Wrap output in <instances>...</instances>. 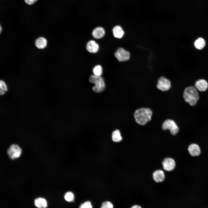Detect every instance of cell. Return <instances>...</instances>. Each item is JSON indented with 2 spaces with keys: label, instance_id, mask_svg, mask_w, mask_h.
Returning <instances> with one entry per match:
<instances>
[{
  "label": "cell",
  "instance_id": "cell-1",
  "mask_svg": "<svg viewBox=\"0 0 208 208\" xmlns=\"http://www.w3.org/2000/svg\"><path fill=\"white\" fill-rule=\"evenodd\" d=\"M152 111L149 108H142L136 110L134 114L136 122L139 124L144 125L151 120Z\"/></svg>",
  "mask_w": 208,
  "mask_h": 208
},
{
  "label": "cell",
  "instance_id": "cell-2",
  "mask_svg": "<svg viewBox=\"0 0 208 208\" xmlns=\"http://www.w3.org/2000/svg\"><path fill=\"white\" fill-rule=\"evenodd\" d=\"M197 90L195 87L190 86L185 88L184 90V99L191 106L195 105L199 99Z\"/></svg>",
  "mask_w": 208,
  "mask_h": 208
},
{
  "label": "cell",
  "instance_id": "cell-3",
  "mask_svg": "<svg viewBox=\"0 0 208 208\" xmlns=\"http://www.w3.org/2000/svg\"><path fill=\"white\" fill-rule=\"evenodd\" d=\"M89 81L95 85L92 88L93 90L96 92H100L103 90L105 87V83L103 78L101 76L93 75L90 76Z\"/></svg>",
  "mask_w": 208,
  "mask_h": 208
},
{
  "label": "cell",
  "instance_id": "cell-4",
  "mask_svg": "<svg viewBox=\"0 0 208 208\" xmlns=\"http://www.w3.org/2000/svg\"><path fill=\"white\" fill-rule=\"evenodd\" d=\"M162 129L165 130H169L171 133L174 135L179 132V128L175 122L173 120L168 119L165 120L162 125Z\"/></svg>",
  "mask_w": 208,
  "mask_h": 208
},
{
  "label": "cell",
  "instance_id": "cell-5",
  "mask_svg": "<svg viewBox=\"0 0 208 208\" xmlns=\"http://www.w3.org/2000/svg\"><path fill=\"white\" fill-rule=\"evenodd\" d=\"M114 55L119 62H125L129 60L130 58L129 52L122 48L118 49L115 52Z\"/></svg>",
  "mask_w": 208,
  "mask_h": 208
},
{
  "label": "cell",
  "instance_id": "cell-6",
  "mask_svg": "<svg viewBox=\"0 0 208 208\" xmlns=\"http://www.w3.org/2000/svg\"><path fill=\"white\" fill-rule=\"evenodd\" d=\"M22 150L17 145H12L8 149L7 153L10 158L14 159L19 157L21 155Z\"/></svg>",
  "mask_w": 208,
  "mask_h": 208
},
{
  "label": "cell",
  "instance_id": "cell-7",
  "mask_svg": "<svg viewBox=\"0 0 208 208\" xmlns=\"http://www.w3.org/2000/svg\"><path fill=\"white\" fill-rule=\"evenodd\" d=\"M171 87L170 81L164 77H161L158 79L157 85V88L162 91L168 90Z\"/></svg>",
  "mask_w": 208,
  "mask_h": 208
},
{
  "label": "cell",
  "instance_id": "cell-8",
  "mask_svg": "<svg viewBox=\"0 0 208 208\" xmlns=\"http://www.w3.org/2000/svg\"><path fill=\"white\" fill-rule=\"evenodd\" d=\"M162 164L164 169L168 171L173 170L176 166L175 161L170 157H167L164 159Z\"/></svg>",
  "mask_w": 208,
  "mask_h": 208
},
{
  "label": "cell",
  "instance_id": "cell-9",
  "mask_svg": "<svg viewBox=\"0 0 208 208\" xmlns=\"http://www.w3.org/2000/svg\"><path fill=\"white\" fill-rule=\"evenodd\" d=\"M188 150L189 154L193 157L198 156L201 153L199 146L195 143L190 144L188 147Z\"/></svg>",
  "mask_w": 208,
  "mask_h": 208
},
{
  "label": "cell",
  "instance_id": "cell-10",
  "mask_svg": "<svg viewBox=\"0 0 208 208\" xmlns=\"http://www.w3.org/2000/svg\"><path fill=\"white\" fill-rule=\"evenodd\" d=\"M195 86L198 90L201 92H204L208 88V83L205 80L200 79L196 82Z\"/></svg>",
  "mask_w": 208,
  "mask_h": 208
},
{
  "label": "cell",
  "instance_id": "cell-11",
  "mask_svg": "<svg viewBox=\"0 0 208 208\" xmlns=\"http://www.w3.org/2000/svg\"><path fill=\"white\" fill-rule=\"evenodd\" d=\"M86 48L88 51L89 52L95 53L98 51L99 46L95 41L91 40L87 43Z\"/></svg>",
  "mask_w": 208,
  "mask_h": 208
},
{
  "label": "cell",
  "instance_id": "cell-12",
  "mask_svg": "<svg viewBox=\"0 0 208 208\" xmlns=\"http://www.w3.org/2000/svg\"><path fill=\"white\" fill-rule=\"evenodd\" d=\"M165 177L164 172L161 170L155 171L153 174L154 180L157 182H161L164 181Z\"/></svg>",
  "mask_w": 208,
  "mask_h": 208
},
{
  "label": "cell",
  "instance_id": "cell-13",
  "mask_svg": "<svg viewBox=\"0 0 208 208\" xmlns=\"http://www.w3.org/2000/svg\"><path fill=\"white\" fill-rule=\"evenodd\" d=\"M105 31L101 27H98L94 29L92 34L93 37L96 39H99L103 37L105 34Z\"/></svg>",
  "mask_w": 208,
  "mask_h": 208
},
{
  "label": "cell",
  "instance_id": "cell-14",
  "mask_svg": "<svg viewBox=\"0 0 208 208\" xmlns=\"http://www.w3.org/2000/svg\"><path fill=\"white\" fill-rule=\"evenodd\" d=\"M35 45L38 49H43L47 46V40L44 37H39L35 40Z\"/></svg>",
  "mask_w": 208,
  "mask_h": 208
},
{
  "label": "cell",
  "instance_id": "cell-15",
  "mask_svg": "<svg viewBox=\"0 0 208 208\" xmlns=\"http://www.w3.org/2000/svg\"><path fill=\"white\" fill-rule=\"evenodd\" d=\"M113 33L114 37L118 38H122L124 34V32L119 25H116L114 27L112 30Z\"/></svg>",
  "mask_w": 208,
  "mask_h": 208
},
{
  "label": "cell",
  "instance_id": "cell-16",
  "mask_svg": "<svg viewBox=\"0 0 208 208\" xmlns=\"http://www.w3.org/2000/svg\"><path fill=\"white\" fill-rule=\"evenodd\" d=\"M34 204L38 208H46L47 206L46 200L41 197L36 198L35 200Z\"/></svg>",
  "mask_w": 208,
  "mask_h": 208
},
{
  "label": "cell",
  "instance_id": "cell-17",
  "mask_svg": "<svg viewBox=\"0 0 208 208\" xmlns=\"http://www.w3.org/2000/svg\"><path fill=\"white\" fill-rule=\"evenodd\" d=\"M195 47L199 50H200L204 48L205 45V42L203 38H199L196 40L194 42Z\"/></svg>",
  "mask_w": 208,
  "mask_h": 208
},
{
  "label": "cell",
  "instance_id": "cell-18",
  "mask_svg": "<svg viewBox=\"0 0 208 208\" xmlns=\"http://www.w3.org/2000/svg\"><path fill=\"white\" fill-rule=\"evenodd\" d=\"M112 138L114 142H120L122 140V137L119 130L116 129L113 132Z\"/></svg>",
  "mask_w": 208,
  "mask_h": 208
},
{
  "label": "cell",
  "instance_id": "cell-19",
  "mask_svg": "<svg viewBox=\"0 0 208 208\" xmlns=\"http://www.w3.org/2000/svg\"><path fill=\"white\" fill-rule=\"evenodd\" d=\"M102 68L100 65L95 66L93 69L94 75L97 76H101L102 74Z\"/></svg>",
  "mask_w": 208,
  "mask_h": 208
},
{
  "label": "cell",
  "instance_id": "cell-20",
  "mask_svg": "<svg viewBox=\"0 0 208 208\" xmlns=\"http://www.w3.org/2000/svg\"><path fill=\"white\" fill-rule=\"evenodd\" d=\"M74 197V194L70 192H67L64 196V198L65 200L68 202H71L73 201Z\"/></svg>",
  "mask_w": 208,
  "mask_h": 208
},
{
  "label": "cell",
  "instance_id": "cell-21",
  "mask_svg": "<svg viewBox=\"0 0 208 208\" xmlns=\"http://www.w3.org/2000/svg\"><path fill=\"white\" fill-rule=\"evenodd\" d=\"M79 208H92V206L90 201H87L82 204Z\"/></svg>",
  "mask_w": 208,
  "mask_h": 208
},
{
  "label": "cell",
  "instance_id": "cell-22",
  "mask_svg": "<svg viewBox=\"0 0 208 208\" xmlns=\"http://www.w3.org/2000/svg\"><path fill=\"white\" fill-rule=\"evenodd\" d=\"M101 208H113V205L111 202L105 201L102 203Z\"/></svg>",
  "mask_w": 208,
  "mask_h": 208
},
{
  "label": "cell",
  "instance_id": "cell-23",
  "mask_svg": "<svg viewBox=\"0 0 208 208\" xmlns=\"http://www.w3.org/2000/svg\"><path fill=\"white\" fill-rule=\"evenodd\" d=\"M1 89L4 91H7L8 90L7 86L5 82L3 80H1L0 82Z\"/></svg>",
  "mask_w": 208,
  "mask_h": 208
},
{
  "label": "cell",
  "instance_id": "cell-24",
  "mask_svg": "<svg viewBox=\"0 0 208 208\" xmlns=\"http://www.w3.org/2000/svg\"><path fill=\"white\" fill-rule=\"evenodd\" d=\"M37 1V0H24L25 2L29 5L33 4Z\"/></svg>",
  "mask_w": 208,
  "mask_h": 208
},
{
  "label": "cell",
  "instance_id": "cell-25",
  "mask_svg": "<svg viewBox=\"0 0 208 208\" xmlns=\"http://www.w3.org/2000/svg\"><path fill=\"white\" fill-rule=\"evenodd\" d=\"M131 208H142L141 206L139 205H135L132 206Z\"/></svg>",
  "mask_w": 208,
  "mask_h": 208
},
{
  "label": "cell",
  "instance_id": "cell-26",
  "mask_svg": "<svg viewBox=\"0 0 208 208\" xmlns=\"http://www.w3.org/2000/svg\"><path fill=\"white\" fill-rule=\"evenodd\" d=\"M4 90H0V94L1 95L4 94H5V92L3 91Z\"/></svg>",
  "mask_w": 208,
  "mask_h": 208
},
{
  "label": "cell",
  "instance_id": "cell-27",
  "mask_svg": "<svg viewBox=\"0 0 208 208\" xmlns=\"http://www.w3.org/2000/svg\"><path fill=\"white\" fill-rule=\"evenodd\" d=\"M0 32H1V30H1V26H0Z\"/></svg>",
  "mask_w": 208,
  "mask_h": 208
}]
</instances>
